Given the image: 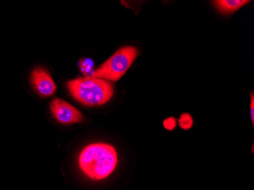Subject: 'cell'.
Returning a JSON list of instances; mask_svg holds the SVG:
<instances>
[{
    "mask_svg": "<svg viewBox=\"0 0 254 190\" xmlns=\"http://www.w3.org/2000/svg\"><path fill=\"white\" fill-rule=\"evenodd\" d=\"M118 155L114 146L107 143L87 145L78 155L80 171L91 181L106 179L116 170Z\"/></svg>",
    "mask_w": 254,
    "mask_h": 190,
    "instance_id": "cell-1",
    "label": "cell"
},
{
    "mask_svg": "<svg viewBox=\"0 0 254 190\" xmlns=\"http://www.w3.org/2000/svg\"><path fill=\"white\" fill-rule=\"evenodd\" d=\"M30 82L34 91L42 97H50L57 91V86L48 69L37 67L30 76Z\"/></svg>",
    "mask_w": 254,
    "mask_h": 190,
    "instance_id": "cell-5",
    "label": "cell"
},
{
    "mask_svg": "<svg viewBox=\"0 0 254 190\" xmlns=\"http://www.w3.org/2000/svg\"><path fill=\"white\" fill-rule=\"evenodd\" d=\"M251 119H252V123H253V124H254V94H251Z\"/></svg>",
    "mask_w": 254,
    "mask_h": 190,
    "instance_id": "cell-10",
    "label": "cell"
},
{
    "mask_svg": "<svg viewBox=\"0 0 254 190\" xmlns=\"http://www.w3.org/2000/svg\"><path fill=\"white\" fill-rule=\"evenodd\" d=\"M51 111L56 121L63 125L78 124L84 120L82 113L60 98H55L51 101Z\"/></svg>",
    "mask_w": 254,
    "mask_h": 190,
    "instance_id": "cell-4",
    "label": "cell"
},
{
    "mask_svg": "<svg viewBox=\"0 0 254 190\" xmlns=\"http://www.w3.org/2000/svg\"><path fill=\"white\" fill-rule=\"evenodd\" d=\"M213 2L217 9L222 13L231 14L238 11L241 7H243L249 2V1L248 0H218V1H214Z\"/></svg>",
    "mask_w": 254,
    "mask_h": 190,
    "instance_id": "cell-6",
    "label": "cell"
},
{
    "mask_svg": "<svg viewBox=\"0 0 254 190\" xmlns=\"http://www.w3.org/2000/svg\"><path fill=\"white\" fill-rule=\"evenodd\" d=\"M67 85L72 96L88 107L106 104L114 94V88L108 81L92 75L71 80Z\"/></svg>",
    "mask_w": 254,
    "mask_h": 190,
    "instance_id": "cell-2",
    "label": "cell"
},
{
    "mask_svg": "<svg viewBox=\"0 0 254 190\" xmlns=\"http://www.w3.org/2000/svg\"><path fill=\"white\" fill-rule=\"evenodd\" d=\"M178 125V121L175 117H168L165 119V121H163V126L167 130L169 131H172L175 129Z\"/></svg>",
    "mask_w": 254,
    "mask_h": 190,
    "instance_id": "cell-9",
    "label": "cell"
},
{
    "mask_svg": "<svg viewBox=\"0 0 254 190\" xmlns=\"http://www.w3.org/2000/svg\"><path fill=\"white\" fill-rule=\"evenodd\" d=\"M138 55L135 47L132 46L122 47L94 71L92 76L105 81H118L129 69Z\"/></svg>",
    "mask_w": 254,
    "mask_h": 190,
    "instance_id": "cell-3",
    "label": "cell"
},
{
    "mask_svg": "<svg viewBox=\"0 0 254 190\" xmlns=\"http://www.w3.org/2000/svg\"><path fill=\"white\" fill-rule=\"evenodd\" d=\"M178 124L180 127L184 130H188L192 128L193 125V120H192V116L188 113H184L181 114L178 120Z\"/></svg>",
    "mask_w": 254,
    "mask_h": 190,
    "instance_id": "cell-8",
    "label": "cell"
},
{
    "mask_svg": "<svg viewBox=\"0 0 254 190\" xmlns=\"http://www.w3.org/2000/svg\"><path fill=\"white\" fill-rule=\"evenodd\" d=\"M81 72L87 76H91L93 74L94 63L93 61L88 58L82 59L78 63Z\"/></svg>",
    "mask_w": 254,
    "mask_h": 190,
    "instance_id": "cell-7",
    "label": "cell"
}]
</instances>
